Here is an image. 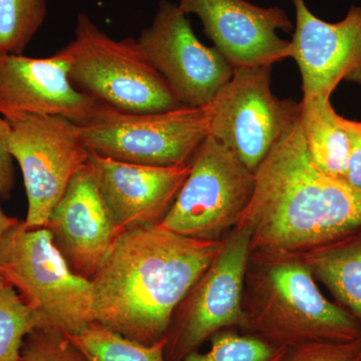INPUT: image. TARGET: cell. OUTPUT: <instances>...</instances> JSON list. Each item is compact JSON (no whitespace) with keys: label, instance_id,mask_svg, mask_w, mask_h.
<instances>
[{"label":"cell","instance_id":"14","mask_svg":"<svg viewBox=\"0 0 361 361\" xmlns=\"http://www.w3.org/2000/svg\"><path fill=\"white\" fill-rule=\"evenodd\" d=\"M101 104L73 85L59 52L44 59L0 54V115L6 120L59 116L84 126Z\"/></svg>","mask_w":361,"mask_h":361},{"label":"cell","instance_id":"13","mask_svg":"<svg viewBox=\"0 0 361 361\" xmlns=\"http://www.w3.org/2000/svg\"><path fill=\"white\" fill-rule=\"evenodd\" d=\"M177 4L186 16L201 20L214 47L234 68L273 66L289 58L290 42L277 32H293L294 25L281 7L247 0H178Z\"/></svg>","mask_w":361,"mask_h":361},{"label":"cell","instance_id":"17","mask_svg":"<svg viewBox=\"0 0 361 361\" xmlns=\"http://www.w3.org/2000/svg\"><path fill=\"white\" fill-rule=\"evenodd\" d=\"M289 254L361 322V226L308 250Z\"/></svg>","mask_w":361,"mask_h":361},{"label":"cell","instance_id":"4","mask_svg":"<svg viewBox=\"0 0 361 361\" xmlns=\"http://www.w3.org/2000/svg\"><path fill=\"white\" fill-rule=\"evenodd\" d=\"M58 52L73 85L101 104L139 114L182 106L137 39H113L87 14H78L73 39Z\"/></svg>","mask_w":361,"mask_h":361},{"label":"cell","instance_id":"24","mask_svg":"<svg viewBox=\"0 0 361 361\" xmlns=\"http://www.w3.org/2000/svg\"><path fill=\"white\" fill-rule=\"evenodd\" d=\"M282 361H361V337L346 342H314L289 349Z\"/></svg>","mask_w":361,"mask_h":361},{"label":"cell","instance_id":"3","mask_svg":"<svg viewBox=\"0 0 361 361\" xmlns=\"http://www.w3.org/2000/svg\"><path fill=\"white\" fill-rule=\"evenodd\" d=\"M242 330L286 349L361 337V322L326 298L293 254L251 252L244 286Z\"/></svg>","mask_w":361,"mask_h":361},{"label":"cell","instance_id":"12","mask_svg":"<svg viewBox=\"0 0 361 361\" xmlns=\"http://www.w3.org/2000/svg\"><path fill=\"white\" fill-rule=\"evenodd\" d=\"M295 25L288 56L302 78V99H331L341 82L361 85V6L337 23L320 20L305 0H292Z\"/></svg>","mask_w":361,"mask_h":361},{"label":"cell","instance_id":"2","mask_svg":"<svg viewBox=\"0 0 361 361\" xmlns=\"http://www.w3.org/2000/svg\"><path fill=\"white\" fill-rule=\"evenodd\" d=\"M254 177L250 203L235 226L250 234L251 252L299 253L361 226V190L316 167L300 116Z\"/></svg>","mask_w":361,"mask_h":361},{"label":"cell","instance_id":"1","mask_svg":"<svg viewBox=\"0 0 361 361\" xmlns=\"http://www.w3.org/2000/svg\"><path fill=\"white\" fill-rule=\"evenodd\" d=\"M221 245L222 239L191 238L161 225L123 232L92 280L94 322L146 345L163 341Z\"/></svg>","mask_w":361,"mask_h":361},{"label":"cell","instance_id":"26","mask_svg":"<svg viewBox=\"0 0 361 361\" xmlns=\"http://www.w3.org/2000/svg\"><path fill=\"white\" fill-rule=\"evenodd\" d=\"M9 123L0 115V196L6 197L14 186L13 158L8 147Z\"/></svg>","mask_w":361,"mask_h":361},{"label":"cell","instance_id":"22","mask_svg":"<svg viewBox=\"0 0 361 361\" xmlns=\"http://www.w3.org/2000/svg\"><path fill=\"white\" fill-rule=\"evenodd\" d=\"M210 348L190 353L183 361H282L288 349L273 345L253 334L235 329L218 332L210 339Z\"/></svg>","mask_w":361,"mask_h":361},{"label":"cell","instance_id":"18","mask_svg":"<svg viewBox=\"0 0 361 361\" xmlns=\"http://www.w3.org/2000/svg\"><path fill=\"white\" fill-rule=\"evenodd\" d=\"M300 123L308 155L330 177L345 180L350 142L331 99H302Z\"/></svg>","mask_w":361,"mask_h":361},{"label":"cell","instance_id":"27","mask_svg":"<svg viewBox=\"0 0 361 361\" xmlns=\"http://www.w3.org/2000/svg\"><path fill=\"white\" fill-rule=\"evenodd\" d=\"M1 197V196H0ZM16 218L9 217L2 210L1 204H0V247H1L2 242L6 238L7 233L13 229L14 225L18 222Z\"/></svg>","mask_w":361,"mask_h":361},{"label":"cell","instance_id":"10","mask_svg":"<svg viewBox=\"0 0 361 361\" xmlns=\"http://www.w3.org/2000/svg\"><path fill=\"white\" fill-rule=\"evenodd\" d=\"M271 71L272 66L234 68L208 106L210 135L253 173L300 116V103L273 94Z\"/></svg>","mask_w":361,"mask_h":361},{"label":"cell","instance_id":"19","mask_svg":"<svg viewBox=\"0 0 361 361\" xmlns=\"http://www.w3.org/2000/svg\"><path fill=\"white\" fill-rule=\"evenodd\" d=\"M68 337L87 361H166V338L146 345L126 338L97 322Z\"/></svg>","mask_w":361,"mask_h":361},{"label":"cell","instance_id":"5","mask_svg":"<svg viewBox=\"0 0 361 361\" xmlns=\"http://www.w3.org/2000/svg\"><path fill=\"white\" fill-rule=\"evenodd\" d=\"M0 276L30 306L39 329L70 336L94 322L92 280L71 269L45 227L13 226L0 247Z\"/></svg>","mask_w":361,"mask_h":361},{"label":"cell","instance_id":"16","mask_svg":"<svg viewBox=\"0 0 361 361\" xmlns=\"http://www.w3.org/2000/svg\"><path fill=\"white\" fill-rule=\"evenodd\" d=\"M87 166L123 231L160 225L191 171V161L148 166L104 158L92 152Z\"/></svg>","mask_w":361,"mask_h":361},{"label":"cell","instance_id":"15","mask_svg":"<svg viewBox=\"0 0 361 361\" xmlns=\"http://www.w3.org/2000/svg\"><path fill=\"white\" fill-rule=\"evenodd\" d=\"M45 228L71 269L92 280L123 232L85 165L73 176Z\"/></svg>","mask_w":361,"mask_h":361},{"label":"cell","instance_id":"6","mask_svg":"<svg viewBox=\"0 0 361 361\" xmlns=\"http://www.w3.org/2000/svg\"><path fill=\"white\" fill-rule=\"evenodd\" d=\"M80 127L90 152L148 166L189 163L210 135L209 106H179L158 113H129L102 104Z\"/></svg>","mask_w":361,"mask_h":361},{"label":"cell","instance_id":"25","mask_svg":"<svg viewBox=\"0 0 361 361\" xmlns=\"http://www.w3.org/2000/svg\"><path fill=\"white\" fill-rule=\"evenodd\" d=\"M342 123L350 142L345 180L350 186L361 190V122L343 118Z\"/></svg>","mask_w":361,"mask_h":361},{"label":"cell","instance_id":"9","mask_svg":"<svg viewBox=\"0 0 361 361\" xmlns=\"http://www.w3.org/2000/svg\"><path fill=\"white\" fill-rule=\"evenodd\" d=\"M8 147L25 182L27 228L45 227L73 176L87 165L90 149L77 123L59 116L11 118Z\"/></svg>","mask_w":361,"mask_h":361},{"label":"cell","instance_id":"20","mask_svg":"<svg viewBox=\"0 0 361 361\" xmlns=\"http://www.w3.org/2000/svg\"><path fill=\"white\" fill-rule=\"evenodd\" d=\"M47 16V0H0V54H23Z\"/></svg>","mask_w":361,"mask_h":361},{"label":"cell","instance_id":"23","mask_svg":"<svg viewBox=\"0 0 361 361\" xmlns=\"http://www.w3.org/2000/svg\"><path fill=\"white\" fill-rule=\"evenodd\" d=\"M20 361H87L66 334L37 329L25 338Z\"/></svg>","mask_w":361,"mask_h":361},{"label":"cell","instance_id":"8","mask_svg":"<svg viewBox=\"0 0 361 361\" xmlns=\"http://www.w3.org/2000/svg\"><path fill=\"white\" fill-rule=\"evenodd\" d=\"M250 255L246 229L234 227L223 237L219 253L173 316L166 336V361H183L222 330L244 329V286Z\"/></svg>","mask_w":361,"mask_h":361},{"label":"cell","instance_id":"21","mask_svg":"<svg viewBox=\"0 0 361 361\" xmlns=\"http://www.w3.org/2000/svg\"><path fill=\"white\" fill-rule=\"evenodd\" d=\"M39 322L20 293L0 276V361H20L25 338Z\"/></svg>","mask_w":361,"mask_h":361},{"label":"cell","instance_id":"7","mask_svg":"<svg viewBox=\"0 0 361 361\" xmlns=\"http://www.w3.org/2000/svg\"><path fill=\"white\" fill-rule=\"evenodd\" d=\"M254 186V173L209 135L194 154L190 174L160 225L182 236L221 240L238 223Z\"/></svg>","mask_w":361,"mask_h":361},{"label":"cell","instance_id":"11","mask_svg":"<svg viewBox=\"0 0 361 361\" xmlns=\"http://www.w3.org/2000/svg\"><path fill=\"white\" fill-rule=\"evenodd\" d=\"M137 39L182 106H209L234 73L217 49L202 44L186 14L171 0L159 1L153 21Z\"/></svg>","mask_w":361,"mask_h":361}]
</instances>
